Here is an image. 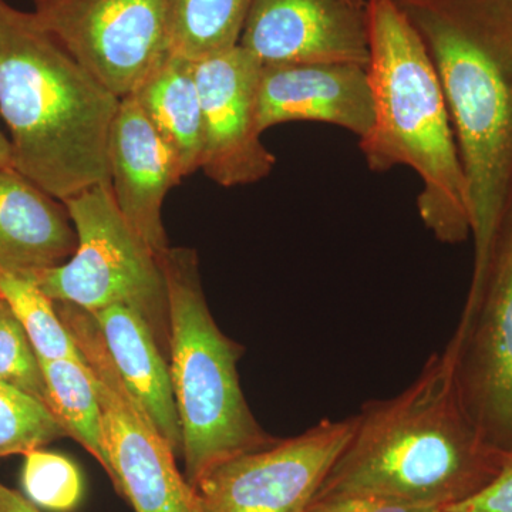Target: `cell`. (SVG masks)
Masks as SVG:
<instances>
[{
	"label": "cell",
	"mask_w": 512,
	"mask_h": 512,
	"mask_svg": "<svg viewBox=\"0 0 512 512\" xmlns=\"http://www.w3.org/2000/svg\"><path fill=\"white\" fill-rule=\"evenodd\" d=\"M130 96L173 150L184 177L200 170L202 109L194 60L165 50Z\"/></svg>",
	"instance_id": "17"
},
{
	"label": "cell",
	"mask_w": 512,
	"mask_h": 512,
	"mask_svg": "<svg viewBox=\"0 0 512 512\" xmlns=\"http://www.w3.org/2000/svg\"><path fill=\"white\" fill-rule=\"evenodd\" d=\"M55 306L96 389L114 487L134 512H191V487L178 470L177 456L121 379L92 313L70 303Z\"/></svg>",
	"instance_id": "8"
},
{
	"label": "cell",
	"mask_w": 512,
	"mask_h": 512,
	"mask_svg": "<svg viewBox=\"0 0 512 512\" xmlns=\"http://www.w3.org/2000/svg\"><path fill=\"white\" fill-rule=\"evenodd\" d=\"M0 512H42L25 495L0 483Z\"/></svg>",
	"instance_id": "26"
},
{
	"label": "cell",
	"mask_w": 512,
	"mask_h": 512,
	"mask_svg": "<svg viewBox=\"0 0 512 512\" xmlns=\"http://www.w3.org/2000/svg\"><path fill=\"white\" fill-rule=\"evenodd\" d=\"M194 63L202 109L200 170L225 188L264 180L276 158L261 140L262 63L239 45Z\"/></svg>",
	"instance_id": "11"
},
{
	"label": "cell",
	"mask_w": 512,
	"mask_h": 512,
	"mask_svg": "<svg viewBox=\"0 0 512 512\" xmlns=\"http://www.w3.org/2000/svg\"><path fill=\"white\" fill-rule=\"evenodd\" d=\"M372 128L360 138L376 173L409 165L423 188L421 220L447 244L471 234L468 185L436 67L423 40L393 0L370 2Z\"/></svg>",
	"instance_id": "4"
},
{
	"label": "cell",
	"mask_w": 512,
	"mask_h": 512,
	"mask_svg": "<svg viewBox=\"0 0 512 512\" xmlns=\"http://www.w3.org/2000/svg\"><path fill=\"white\" fill-rule=\"evenodd\" d=\"M22 487L30 503L52 512L73 511L83 497V478L76 464L42 448L25 454Z\"/></svg>",
	"instance_id": "22"
},
{
	"label": "cell",
	"mask_w": 512,
	"mask_h": 512,
	"mask_svg": "<svg viewBox=\"0 0 512 512\" xmlns=\"http://www.w3.org/2000/svg\"><path fill=\"white\" fill-rule=\"evenodd\" d=\"M50 2V0H35V5H43V3Z\"/></svg>",
	"instance_id": "28"
},
{
	"label": "cell",
	"mask_w": 512,
	"mask_h": 512,
	"mask_svg": "<svg viewBox=\"0 0 512 512\" xmlns=\"http://www.w3.org/2000/svg\"><path fill=\"white\" fill-rule=\"evenodd\" d=\"M0 170H15L12 144L9 137L0 128Z\"/></svg>",
	"instance_id": "27"
},
{
	"label": "cell",
	"mask_w": 512,
	"mask_h": 512,
	"mask_svg": "<svg viewBox=\"0 0 512 512\" xmlns=\"http://www.w3.org/2000/svg\"><path fill=\"white\" fill-rule=\"evenodd\" d=\"M120 99L39 22L0 0V117L15 170L56 200L110 184Z\"/></svg>",
	"instance_id": "3"
},
{
	"label": "cell",
	"mask_w": 512,
	"mask_h": 512,
	"mask_svg": "<svg viewBox=\"0 0 512 512\" xmlns=\"http://www.w3.org/2000/svg\"><path fill=\"white\" fill-rule=\"evenodd\" d=\"M77 248L64 264L35 279L53 302L93 313L113 305L138 313L168 360L170 306L160 258L130 227L111 184L94 185L63 201Z\"/></svg>",
	"instance_id": "6"
},
{
	"label": "cell",
	"mask_w": 512,
	"mask_h": 512,
	"mask_svg": "<svg viewBox=\"0 0 512 512\" xmlns=\"http://www.w3.org/2000/svg\"><path fill=\"white\" fill-rule=\"evenodd\" d=\"M373 96L367 67L355 63L262 66L259 126L291 121L333 124L363 138L372 128Z\"/></svg>",
	"instance_id": "14"
},
{
	"label": "cell",
	"mask_w": 512,
	"mask_h": 512,
	"mask_svg": "<svg viewBox=\"0 0 512 512\" xmlns=\"http://www.w3.org/2000/svg\"><path fill=\"white\" fill-rule=\"evenodd\" d=\"M431 57L470 201L473 276L512 188V0H393Z\"/></svg>",
	"instance_id": "2"
},
{
	"label": "cell",
	"mask_w": 512,
	"mask_h": 512,
	"mask_svg": "<svg viewBox=\"0 0 512 512\" xmlns=\"http://www.w3.org/2000/svg\"><path fill=\"white\" fill-rule=\"evenodd\" d=\"M76 229L62 201L16 170H0V269L35 281L72 258Z\"/></svg>",
	"instance_id": "15"
},
{
	"label": "cell",
	"mask_w": 512,
	"mask_h": 512,
	"mask_svg": "<svg viewBox=\"0 0 512 512\" xmlns=\"http://www.w3.org/2000/svg\"><path fill=\"white\" fill-rule=\"evenodd\" d=\"M67 437L52 410L29 394L0 382V460Z\"/></svg>",
	"instance_id": "21"
},
{
	"label": "cell",
	"mask_w": 512,
	"mask_h": 512,
	"mask_svg": "<svg viewBox=\"0 0 512 512\" xmlns=\"http://www.w3.org/2000/svg\"><path fill=\"white\" fill-rule=\"evenodd\" d=\"M254 0H168L167 50L190 60L239 45Z\"/></svg>",
	"instance_id": "18"
},
{
	"label": "cell",
	"mask_w": 512,
	"mask_h": 512,
	"mask_svg": "<svg viewBox=\"0 0 512 512\" xmlns=\"http://www.w3.org/2000/svg\"><path fill=\"white\" fill-rule=\"evenodd\" d=\"M305 512H444L440 508L417 507L386 500V498L370 497V495H342V497L325 498L312 501Z\"/></svg>",
	"instance_id": "24"
},
{
	"label": "cell",
	"mask_w": 512,
	"mask_h": 512,
	"mask_svg": "<svg viewBox=\"0 0 512 512\" xmlns=\"http://www.w3.org/2000/svg\"><path fill=\"white\" fill-rule=\"evenodd\" d=\"M0 382L35 397L50 409L39 357L3 299L0 302Z\"/></svg>",
	"instance_id": "23"
},
{
	"label": "cell",
	"mask_w": 512,
	"mask_h": 512,
	"mask_svg": "<svg viewBox=\"0 0 512 512\" xmlns=\"http://www.w3.org/2000/svg\"><path fill=\"white\" fill-rule=\"evenodd\" d=\"M444 512H512V458L493 483Z\"/></svg>",
	"instance_id": "25"
},
{
	"label": "cell",
	"mask_w": 512,
	"mask_h": 512,
	"mask_svg": "<svg viewBox=\"0 0 512 512\" xmlns=\"http://www.w3.org/2000/svg\"><path fill=\"white\" fill-rule=\"evenodd\" d=\"M0 302H2V298H0Z\"/></svg>",
	"instance_id": "29"
},
{
	"label": "cell",
	"mask_w": 512,
	"mask_h": 512,
	"mask_svg": "<svg viewBox=\"0 0 512 512\" xmlns=\"http://www.w3.org/2000/svg\"><path fill=\"white\" fill-rule=\"evenodd\" d=\"M372 0H254L239 46L262 66L355 63L370 57Z\"/></svg>",
	"instance_id": "12"
},
{
	"label": "cell",
	"mask_w": 512,
	"mask_h": 512,
	"mask_svg": "<svg viewBox=\"0 0 512 512\" xmlns=\"http://www.w3.org/2000/svg\"><path fill=\"white\" fill-rule=\"evenodd\" d=\"M50 410L67 437L82 444L110 476L101 436V412L92 377L83 359L42 360Z\"/></svg>",
	"instance_id": "19"
},
{
	"label": "cell",
	"mask_w": 512,
	"mask_h": 512,
	"mask_svg": "<svg viewBox=\"0 0 512 512\" xmlns=\"http://www.w3.org/2000/svg\"><path fill=\"white\" fill-rule=\"evenodd\" d=\"M170 306L171 384L181 437L184 477L194 483L228 458L259 450L276 439L249 409L238 375L239 346L212 318L192 249L160 256Z\"/></svg>",
	"instance_id": "5"
},
{
	"label": "cell",
	"mask_w": 512,
	"mask_h": 512,
	"mask_svg": "<svg viewBox=\"0 0 512 512\" xmlns=\"http://www.w3.org/2000/svg\"><path fill=\"white\" fill-rule=\"evenodd\" d=\"M444 353L464 412L490 446L512 456V188Z\"/></svg>",
	"instance_id": "7"
},
{
	"label": "cell",
	"mask_w": 512,
	"mask_h": 512,
	"mask_svg": "<svg viewBox=\"0 0 512 512\" xmlns=\"http://www.w3.org/2000/svg\"><path fill=\"white\" fill-rule=\"evenodd\" d=\"M511 458L464 412L443 350L402 393L353 416L348 444L312 501L370 495L444 511L493 483Z\"/></svg>",
	"instance_id": "1"
},
{
	"label": "cell",
	"mask_w": 512,
	"mask_h": 512,
	"mask_svg": "<svg viewBox=\"0 0 512 512\" xmlns=\"http://www.w3.org/2000/svg\"><path fill=\"white\" fill-rule=\"evenodd\" d=\"M127 389L156 424L177 457L183 451L167 357L138 313L121 305L92 313Z\"/></svg>",
	"instance_id": "16"
},
{
	"label": "cell",
	"mask_w": 512,
	"mask_h": 512,
	"mask_svg": "<svg viewBox=\"0 0 512 512\" xmlns=\"http://www.w3.org/2000/svg\"><path fill=\"white\" fill-rule=\"evenodd\" d=\"M0 298L22 325L39 359H83L55 302L35 281L0 269Z\"/></svg>",
	"instance_id": "20"
},
{
	"label": "cell",
	"mask_w": 512,
	"mask_h": 512,
	"mask_svg": "<svg viewBox=\"0 0 512 512\" xmlns=\"http://www.w3.org/2000/svg\"><path fill=\"white\" fill-rule=\"evenodd\" d=\"M110 184L130 227L160 258L167 249L163 204L184 175L163 137L131 96L120 99L109 138Z\"/></svg>",
	"instance_id": "13"
},
{
	"label": "cell",
	"mask_w": 512,
	"mask_h": 512,
	"mask_svg": "<svg viewBox=\"0 0 512 512\" xmlns=\"http://www.w3.org/2000/svg\"><path fill=\"white\" fill-rule=\"evenodd\" d=\"M352 430L353 417L322 420L222 461L190 484L191 512H305Z\"/></svg>",
	"instance_id": "9"
},
{
	"label": "cell",
	"mask_w": 512,
	"mask_h": 512,
	"mask_svg": "<svg viewBox=\"0 0 512 512\" xmlns=\"http://www.w3.org/2000/svg\"><path fill=\"white\" fill-rule=\"evenodd\" d=\"M168 0H50L37 22L119 99L167 50Z\"/></svg>",
	"instance_id": "10"
}]
</instances>
